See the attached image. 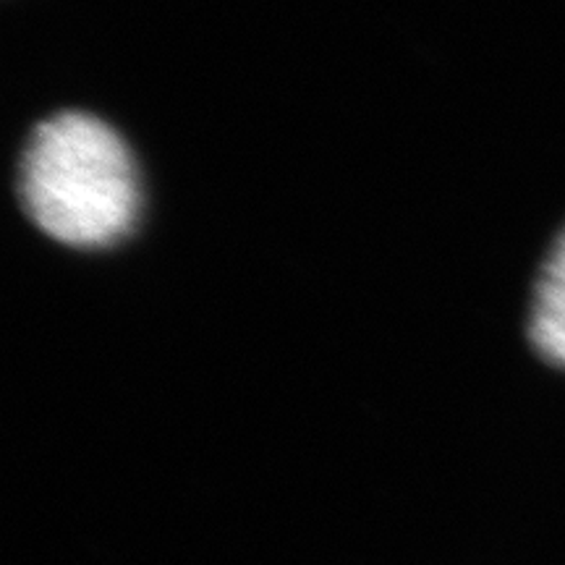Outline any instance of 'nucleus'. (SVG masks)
I'll use <instances>...</instances> for the list:
<instances>
[{
    "label": "nucleus",
    "instance_id": "2",
    "mask_svg": "<svg viewBox=\"0 0 565 565\" xmlns=\"http://www.w3.org/2000/svg\"><path fill=\"white\" fill-rule=\"evenodd\" d=\"M529 341L545 362L565 370V231L550 249L536 280Z\"/></svg>",
    "mask_w": 565,
    "mask_h": 565
},
{
    "label": "nucleus",
    "instance_id": "1",
    "mask_svg": "<svg viewBox=\"0 0 565 565\" xmlns=\"http://www.w3.org/2000/svg\"><path fill=\"white\" fill-rule=\"evenodd\" d=\"M19 194L40 231L68 246H110L137 225L139 175L126 141L87 113H58L26 141Z\"/></svg>",
    "mask_w": 565,
    "mask_h": 565
}]
</instances>
